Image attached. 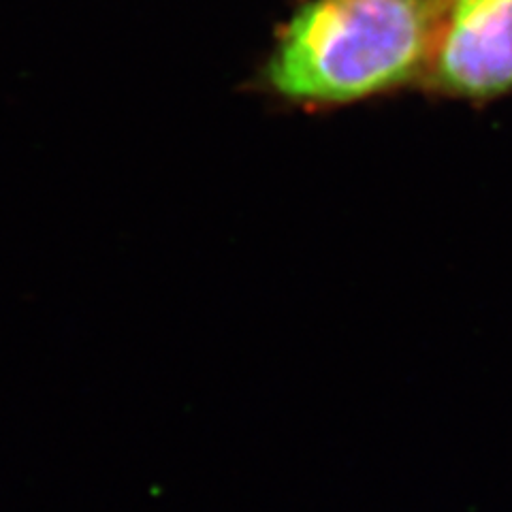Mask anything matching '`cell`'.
<instances>
[{
  "instance_id": "cell-1",
  "label": "cell",
  "mask_w": 512,
  "mask_h": 512,
  "mask_svg": "<svg viewBox=\"0 0 512 512\" xmlns=\"http://www.w3.org/2000/svg\"><path fill=\"white\" fill-rule=\"evenodd\" d=\"M440 0H318L286 24L267 82L306 105H344L425 82Z\"/></svg>"
},
{
  "instance_id": "cell-2",
  "label": "cell",
  "mask_w": 512,
  "mask_h": 512,
  "mask_svg": "<svg viewBox=\"0 0 512 512\" xmlns=\"http://www.w3.org/2000/svg\"><path fill=\"white\" fill-rule=\"evenodd\" d=\"M425 82L461 99L512 90V0H440Z\"/></svg>"
}]
</instances>
